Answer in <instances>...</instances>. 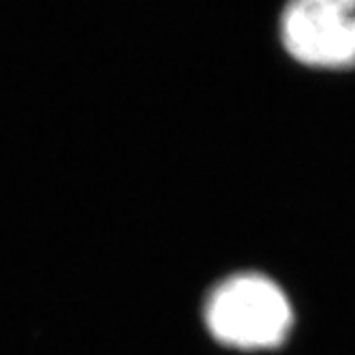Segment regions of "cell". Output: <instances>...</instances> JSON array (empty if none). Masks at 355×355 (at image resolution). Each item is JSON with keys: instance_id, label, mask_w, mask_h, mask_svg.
<instances>
[{"instance_id": "obj_1", "label": "cell", "mask_w": 355, "mask_h": 355, "mask_svg": "<svg viewBox=\"0 0 355 355\" xmlns=\"http://www.w3.org/2000/svg\"><path fill=\"white\" fill-rule=\"evenodd\" d=\"M293 313L289 300L261 274H238L223 281L208 297L210 334L236 349H272L289 334Z\"/></svg>"}, {"instance_id": "obj_2", "label": "cell", "mask_w": 355, "mask_h": 355, "mask_svg": "<svg viewBox=\"0 0 355 355\" xmlns=\"http://www.w3.org/2000/svg\"><path fill=\"white\" fill-rule=\"evenodd\" d=\"M281 43L302 67L355 69V0H287Z\"/></svg>"}]
</instances>
